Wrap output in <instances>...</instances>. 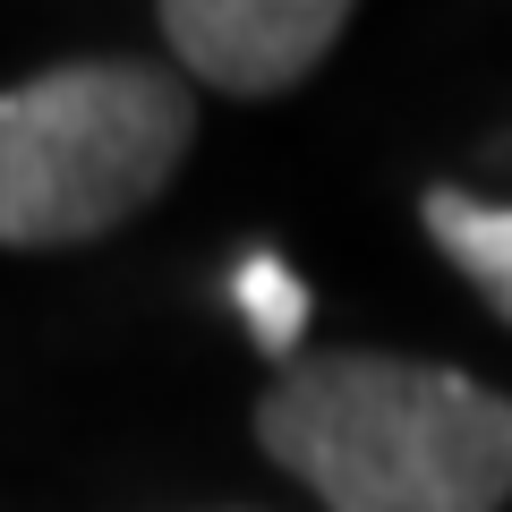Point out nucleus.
<instances>
[{"label":"nucleus","instance_id":"1","mask_svg":"<svg viewBox=\"0 0 512 512\" xmlns=\"http://www.w3.org/2000/svg\"><path fill=\"white\" fill-rule=\"evenodd\" d=\"M256 444L325 512H495L512 495V402L393 350L291 359L256 402Z\"/></svg>","mask_w":512,"mask_h":512},{"label":"nucleus","instance_id":"2","mask_svg":"<svg viewBox=\"0 0 512 512\" xmlns=\"http://www.w3.org/2000/svg\"><path fill=\"white\" fill-rule=\"evenodd\" d=\"M197 94L154 60H60L0 86V248H86L188 163Z\"/></svg>","mask_w":512,"mask_h":512},{"label":"nucleus","instance_id":"3","mask_svg":"<svg viewBox=\"0 0 512 512\" xmlns=\"http://www.w3.org/2000/svg\"><path fill=\"white\" fill-rule=\"evenodd\" d=\"M154 26L197 86L265 103L350 35V9L342 0H163Z\"/></svg>","mask_w":512,"mask_h":512},{"label":"nucleus","instance_id":"4","mask_svg":"<svg viewBox=\"0 0 512 512\" xmlns=\"http://www.w3.org/2000/svg\"><path fill=\"white\" fill-rule=\"evenodd\" d=\"M427 239L487 291V308L512 325V205H487L470 188H427Z\"/></svg>","mask_w":512,"mask_h":512},{"label":"nucleus","instance_id":"5","mask_svg":"<svg viewBox=\"0 0 512 512\" xmlns=\"http://www.w3.org/2000/svg\"><path fill=\"white\" fill-rule=\"evenodd\" d=\"M231 299L248 308V333L274 350L282 367H291V359H299V333H308V291H299V274L282 265L274 248H256V256H239Z\"/></svg>","mask_w":512,"mask_h":512}]
</instances>
